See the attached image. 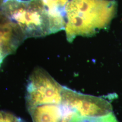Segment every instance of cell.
I'll list each match as a JSON object with an SVG mask.
<instances>
[{
  "mask_svg": "<svg viewBox=\"0 0 122 122\" xmlns=\"http://www.w3.org/2000/svg\"><path fill=\"white\" fill-rule=\"evenodd\" d=\"M26 39L20 29L0 9V57L14 53Z\"/></svg>",
  "mask_w": 122,
  "mask_h": 122,
  "instance_id": "obj_5",
  "label": "cell"
},
{
  "mask_svg": "<svg viewBox=\"0 0 122 122\" xmlns=\"http://www.w3.org/2000/svg\"><path fill=\"white\" fill-rule=\"evenodd\" d=\"M0 122H25L13 113L7 111H0Z\"/></svg>",
  "mask_w": 122,
  "mask_h": 122,
  "instance_id": "obj_8",
  "label": "cell"
},
{
  "mask_svg": "<svg viewBox=\"0 0 122 122\" xmlns=\"http://www.w3.org/2000/svg\"><path fill=\"white\" fill-rule=\"evenodd\" d=\"M69 122H118L112 112L106 115L97 116H83L74 114Z\"/></svg>",
  "mask_w": 122,
  "mask_h": 122,
  "instance_id": "obj_7",
  "label": "cell"
},
{
  "mask_svg": "<svg viewBox=\"0 0 122 122\" xmlns=\"http://www.w3.org/2000/svg\"><path fill=\"white\" fill-rule=\"evenodd\" d=\"M0 9L26 39L52 34L50 15L42 0H5Z\"/></svg>",
  "mask_w": 122,
  "mask_h": 122,
  "instance_id": "obj_2",
  "label": "cell"
},
{
  "mask_svg": "<svg viewBox=\"0 0 122 122\" xmlns=\"http://www.w3.org/2000/svg\"><path fill=\"white\" fill-rule=\"evenodd\" d=\"M117 10L113 0H69L66 7V37L72 42L77 36H92L108 27Z\"/></svg>",
  "mask_w": 122,
  "mask_h": 122,
  "instance_id": "obj_1",
  "label": "cell"
},
{
  "mask_svg": "<svg viewBox=\"0 0 122 122\" xmlns=\"http://www.w3.org/2000/svg\"><path fill=\"white\" fill-rule=\"evenodd\" d=\"M33 122H69L74 115L56 98L25 100Z\"/></svg>",
  "mask_w": 122,
  "mask_h": 122,
  "instance_id": "obj_4",
  "label": "cell"
},
{
  "mask_svg": "<svg viewBox=\"0 0 122 122\" xmlns=\"http://www.w3.org/2000/svg\"><path fill=\"white\" fill-rule=\"evenodd\" d=\"M50 15L52 33L65 29L66 7L69 0H42Z\"/></svg>",
  "mask_w": 122,
  "mask_h": 122,
  "instance_id": "obj_6",
  "label": "cell"
},
{
  "mask_svg": "<svg viewBox=\"0 0 122 122\" xmlns=\"http://www.w3.org/2000/svg\"><path fill=\"white\" fill-rule=\"evenodd\" d=\"M61 103L74 115L97 117L112 112V107L107 100L79 93L65 86L62 91Z\"/></svg>",
  "mask_w": 122,
  "mask_h": 122,
  "instance_id": "obj_3",
  "label": "cell"
},
{
  "mask_svg": "<svg viewBox=\"0 0 122 122\" xmlns=\"http://www.w3.org/2000/svg\"><path fill=\"white\" fill-rule=\"evenodd\" d=\"M3 61V59H2V58L0 57V64H1V63Z\"/></svg>",
  "mask_w": 122,
  "mask_h": 122,
  "instance_id": "obj_9",
  "label": "cell"
}]
</instances>
